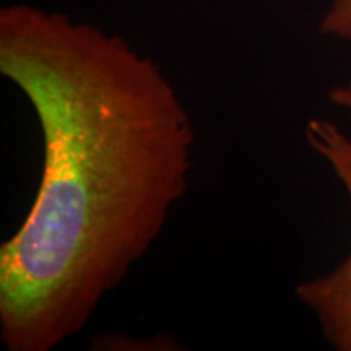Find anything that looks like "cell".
Masks as SVG:
<instances>
[{
    "mask_svg": "<svg viewBox=\"0 0 351 351\" xmlns=\"http://www.w3.org/2000/svg\"><path fill=\"white\" fill-rule=\"evenodd\" d=\"M328 101L351 117V82L332 86L328 91Z\"/></svg>",
    "mask_w": 351,
    "mask_h": 351,
    "instance_id": "cell-4",
    "label": "cell"
},
{
    "mask_svg": "<svg viewBox=\"0 0 351 351\" xmlns=\"http://www.w3.org/2000/svg\"><path fill=\"white\" fill-rule=\"evenodd\" d=\"M0 73L36 114L43 171L0 245V340L51 351L88 326L191 184L195 127L152 57L62 12L0 10Z\"/></svg>",
    "mask_w": 351,
    "mask_h": 351,
    "instance_id": "cell-1",
    "label": "cell"
},
{
    "mask_svg": "<svg viewBox=\"0 0 351 351\" xmlns=\"http://www.w3.org/2000/svg\"><path fill=\"white\" fill-rule=\"evenodd\" d=\"M319 28L326 36L351 44V0H332Z\"/></svg>",
    "mask_w": 351,
    "mask_h": 351,
    "instance_id": "cell-3",
    "label": "cell"
},
{
    "mask_svg": "<svg viewBox=\"0 0 351 351\" xmlns=\"http://www.w3.org/2000/svg\"><path fill=\"white\" fill-rule=\"evenodd\" d=\"M304 134L311 150L326 161L340 181L351 210V137L324 117L307 121ZM295 293L317 319L332 348L351 351V247L335 269L304 280Z\"/></svg>",
    "mask_w": 351,
    "mask_h": 351,
    "instance_id": "cell-2",
    "label": "cell"
}]
</instances>
